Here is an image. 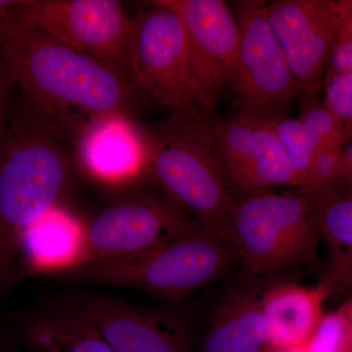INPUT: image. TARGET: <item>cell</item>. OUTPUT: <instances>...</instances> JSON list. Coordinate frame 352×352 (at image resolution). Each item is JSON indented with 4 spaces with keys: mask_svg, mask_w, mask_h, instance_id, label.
Here are the masks:
<instances>
[{
    "mask_svg": "<svg viewBox=\"0 0 352 352\" xmlns=\"http://www.w3.org/2000/svg\"><path fill=\"white\" fill-rule=\"evenodd\" d=\"M0 43L12 69L19 104L44 131L73 142L92 119L135 120L149 98L131 76L6 19Z\"/></svg>",
    "mask_w": 352,
    "mask_h": 352,
    "instance_id": "obj_1",
    "label": "cell"
},
{
    "mask_svg": "<svg viewBox=\"0 0 352 352\" xmlns=\"http://www.w3.org/2000/svg\"><path fill=\"white\" fill-rule=\"evenodd\" d=\"M71 176L61 139L10 105L0 139V296L19 275L25 233L60 207Z\"/></svg>",
    "mask_w": 352,
    "mask_h": 352,
    "instance_id": "obj_2",
    "label": "cell"
},
{
    "mask_svg": "<svg viewBox=\"0 0 352 352\" xmlns=\"http://www.w3.org/2000/svg\"><path fill=\"white\" fill-rule=\"evenodd\" d=\"M146 176L189 217L229 242L233 195L217 159L210 120L180 113L140 124Z\"/></svg>",
    "mask_w": 352,
    "mask_h": 352,
    "instance_id": "obj_3",
    "label": "cell"
},
{
    "mask_svg": "<svg viewBox=\"0 0 352 352\" xmlns=\"http://www.w3.org/2000/svg\"><path fill=\"white\" fill-rule=\"evenodd\" d=\"M235 261L238 258L233 248L199 223L149 251L83 264L59 271L52 276L136 289L163 300H178L214 283Z\"/></svg>",
    "mask_w": 352,
    "mask_h": 352,
    "instance_id": "obj_4",
    "label": "cell"
},
{
    "mask_svg": "<svg viewBox=\"0 0 352 352\" xmlns=\"http://www.w3.org/2000/svg\"><path fill=\"white\" fill-rule=\"evenodd\" d=\"M129 65L135 82L171 113L198 120L217 116L210 91L182 20L162 0L148 2L131 18Z\"/></svg>",
    "mask_w": 352,
    "mask_h": 352,
    "instance_id": "obj_5",
    "label": "cell"
},
{
    "mask_svg": "<svg viewBox=\"0 0 352 352\" xmlns=\"http://www.w3.org/2000/svg\"><path fill=\"white\" fill-rule=\"evenodd\" d=\"M321 241L311 205L298 192L235 197L229 242L248 276H273L298 266L320 271Z\"/></svg>",
    "mask_w": 352,
    "mask_h": 352,
    "instance_id": "obj_6",
    "label": "cell"
},
{
    "mask_svg": "<svg viewBox=\"0 0 352 352\" xmlns=\"http://www.w3.org/2000/svg\"><path fill=\"white\" fill-rule=\"evenodd\" d=\"M199 223L160 190L131 192L82 221L78 251L66 270L149 251Z\"/></svg>",
    "mask_w": 352,
    "mask_h": 352,
    "instance_id": "obj_7",
    "label": "cell"
},
{
    "mask_svg": "<svg viewBox=\"0 0 352 352\" xmlns=\"http://www.w3.org/2000/svg\"><path fill=\"white\" fill-rule=\"evenodd\" d=\"M8 19L132 78L131 17L119 0H19Z\"/></svg>",
    "mask_w": 352,
    "mask_h": 352,
    "instance_id": "obj_8",
    "label": "cell"
},
{
    "mask_svg": "<svg viewBox=\"0 0 352 352\" xmlns=\"http://www.w3.org/2000/svg\"><path fill=\"white\" fill-rule=\"evenodd\" d=\"M217 159L235 197L298 187V179L270 115L239 109L226 120H210Z\"/></svg>",
    "mask_w": 352,
    "mask_h": 352,
    "instance_id": "obj_9",
    "label": "cell"
},
{
    "mask_svg": "<svg viewBox=\"0 0 352 352\" xmlns=\"http://www.w3.org/2000/svg\"><path fill=\"white\" fill-rule=\"evenodd\" d=\"M265 4L259 0L234 2L240 39L232 91L239 109L274 115L285 113L300 90L268 22Z\"/></svg>",
    "mask_w": 352,
    "mask_h": 352,
    "instance_id": "obj_10",
    "label": "cell"
},
{
    "mask_svg": "<svg viewBox=\"0 0 352 352\" xmlns=\"http://www.w3.org/2000/svg\"><path fill=\"white\" fill-rule=\"evenodd\" d=\"M265 13L298 90L314 95L323 88L337 24L336 1L278 0Z\"/></svg>",
    "mask_w": 352,
    "mask_h": 352,
    "instance_id": "obj_11",
    "label": "cell"
},
{
    "mask_svg": "<svg viewBox=\"0 0 352 352\" xmlns=\"http://www.w3.org/2000/svg\"><path fill=\"white\" fill-rule=\"evenodd\" d=\"M62 305L95 329L117 352H188L186 327L179 317L163 309L97 296Z\"/></svg>",
    "mask_w": 352,
    "mask_h": 352,
    "instance_id": "obj_12",
    "label": "cell"
},
{
    "mask_svg": "<svg viewBox=\"0 0 352 352\" xmlns=\"http://www.w3.org/2000/svg\"><path fill=\"white\" fill-rule=\"evenodd\" d=\"M177 14L217 100L232 90L240 32L233 9L222 0H162Z\"/></svg>",
    "mask_w": 352,
    "mask_h": 352,
    "instance_id": "obj_13",
    "label": "cell"
},
{
    "mask_svg": "<svg viewBox=\"0 0 352 352\" xmlns=\"http://www.w3.org/2000/svg\"><path fill=\"white\" fill-rule=\"evenodd\" d=\"M76 160L99 182L124 184L146 175V147L139 122L119 116L88 120L73 140Z\"/></svg>",
    "mask_w": 352,
    "mask_h": 352,
    "instance_id": "obj_14",
    "label": "cell"
},
{
    "mask_svg": "<svg viewBox=\"0 0 352 352\" xmlns=\"http://www.w3.org/2000/svg\"><path fill=\"white\" fill-rule=\"evenodd\" d=\"M329 296L317 287L294 283L273 285L263 292L261 305L268 349L286 351L307 346L324 316Z\"/></svg>",
    "mask_w": 352,
    "mask_h": 352,
    "instance_id": "obj_15",
    "label": "cell"
},
{
    "mask_svg": "<svg viewBox=\"0 0 352 352\" xmlns=\"http://www.w3.org/2000/svg\"><path fill=\"white\" fill-rule=\"evenodd\" d=\"M328 248L321 286L328 295L352 296V184L346 178L305 197ZM347 296V298H349Z\"/></svg>",
    "mask_w": 352,
    "mask_h": 352,
    "instance_id": "obj_16",
    "label": "cell"
},
{
    "mask_svg": "<svg viewBox=\"0 0 352 352\" xmlns=\"http://www.w3.org/2000/svg\"><path fill=\"white\" fill-rule=\"evenodd\" d=\"M263 292L250 284L230 294L214 312L199 352L268 351Z\"/></svg>",
    "mask_w": 352,
    "mask_h": 352,
    "instance_id": "obj_17",
    "label": "cell"
},
{
    "mask_svg": "<svg viewBox=\"0 0 352 352\" xmlns=\"http://www.w3.org/2000/svg\"><path fill=\"white\" fill-rule=\"evenodd\" d=\"M82 221L62 210H52L25 233L20 268L31 274L52 276L66 270L75 258Z\"/></svg>",
    "mask_w": 352,
    "mask_h": 352,
    "instance_id": "obj_18",
    "label": "cell"
},
{
    "mask_svg": "<svg viewBox=\"0 0 352 352\" xmlns=\"http://www.w3.org/2000/svg\"><path fill=\"white\" fill-rule=\"evenodd\" d=\"M23 338L31 352H117L95 329L62 305L28 322Z\"/></svg>",
    "mask_w": 352,
    "mask_h": 352,
    "instance_id": "obj_19",
    "label": "cell"
},
{
    "mask_svg": "<svg viewBox=\"0 0 352 352\" xmlns=\"http://www.w3.org/2000/svg\"><path fill=\"white\" fill-rule=\"evenodd\" d=\"M270 117L278 139L295 171L298 187L309 170L314 147L298 118H289L285 113H274Z\"/></svg>",
    "mask_w": 352,
    "mask_h": 352,
    "instance_id": "obj_20",
    "label": "cell"
},
{
    "mask_svg": "<svg viewBox=\"0 0 352 352\" xmlns=\"http://www.w3.org/2000/svg\"><path fill=\"white\" fill-rule=\"evenodd\" d=\"M342 148L344 146H330L314 153L307 175L298 187V193L311 196L344 178Z\"/></svg>",
    "mask_w": 352,
    "mask_h": 352,
    "instance_id": "obj_21",
    "label": "cell"
},
{
    "mask_svg": "<svg viewBox=\"0 0 352 352\" xmlns=\"http://www.w3.org/2000/svg\"><path fill=\"white\" fill-rule=\"evenodd\" d=\"M307 352H352V326L340 309L325 314L305 346Z\"/></svg>",
    "mask_w": 352,
    "mask_h": 352,
    "instance_id": "obj_22",
    "label": "cell"
},
{
    "mask_svg": "<svg viewBox=\"0 0 352 352\" xmlns=\"http://www.w3.org/2000/svg\"><path fill=\"white\" fill-rule=\"evenodd\" d=\"M298 119L307 132L314 153L330 146H344L342 127L323 102L308 106Z\"/></svg>",
    "mask_w": 352,
    "mask_h": 352,
    "instance_id": "obj_23",
    "label": "cell"
},
{
    "mask_svg": "<svg viewBox=\"0 0 352 352\" xmlns=\"http://www.w3.org/2000/svg\"><path fill=\"white\" fill-rule=\"evenodd\" d=\"M336 8L337 24L325 80L352 69V0H338Z\"/></svg>",
    "mask_w": 352,
    "mask_h": 352,
    "instance_id": "obj_24",
    "label": "cell"
},
{
    "mask_svg": "<svg viewBox=\"0 0 352 352\" xmlns=\"http://www.w3.org/2000/svg\"><path fill=\"white\" fill-rule=\"evenodd\" d=\"M323 89L322 102L339 120L346 142L352 135V69L326 78Z\"/></svg>",
    "mask_w": 352,
    "mask_h": 352,
    "instance_id": "obj_25",
    "label": "cell"
},
{
    "mask_svg": "<svg viewBox=\"0 0 352 352\" xmlns=\"http://www.w3.org/2000/svg\"><path fill=\"white\" fill-rule=\"evenodd\" d=\"M3 21L0 20V34H1ZM14 87H15V78H14L13 72L0 43V139L6 131Z\"/></svg>",
    "mask_w": 352,
    "mask_h": 352,
    "instance_id": "obj_26",
    "label": "cell"
},
{
    "mask_svg": "<svg viewBox=\"0 0 352 352\" xmlns=\"http://www.w3.org/2000/svg\"><path fill=\"white\" fill-rule=\"evenodd\" d=\"M342 166L344 178L352 184V135L342 148Z\"/></svg>",
    "mask_w": 352,
    "mask_h": 352,
    "instance_id": "obj_27",
    "label": "cell"
},
{
    "mask_svg": "<svg viewBox=\"0 0 352 352\" xmlns=\"http://www.w3.org/2000/svg\"><path fill=\"white\" fill-rule=\"evenodd\" d=\"M19 0H0V20L8 19L11 11Z\"/></svg>",
    "mask_w": 352,
    "mask_h": 352,
    "instance_id": "obj_28",
    "label": "cell"
},
{
    "mask_svg": "<svg viewBox=\"0 0 352 352\" xmlns=\"http://www.w3.org/2000/svg\"><path fill=\"white\" fill-rule=\"evenodd\" d=\"M339 309L344 312V315L347 317V319L351 322L352 326V296H349V298H346V302L340 305Z\"/></svg>",
    "mask_w": 352,
    "mask_h": 352,
    "instance_id": "obj_29",
    "label": "cell"
},
{
    "mask_svg": "<svg viewBox=\"0 0 352 352\" xmlns=\"http://www.w3.org/2000/svg\"><path fill=\"white\" fill-rule=\"evenodd\" d=\"M270 352H307V349H305V346H302V347H296V349H286V351H270Z\"/></svg>",
    "mask_w": 352,
    "mask_h": 352,
    "instance_id": "obj_30",
    "label": "cell"
},
{
    "mask_svg": "<svg viewBox=\"0 0 352 352\" xmlns=\"http://www.w3.org/2000/svg\"><path fill=\"white\" fill-rule=\"evenodd\" d=\"M266 352H270V351H266Z\"/></svg>",
    "mask_w": 352,
    "mask_h": 352,
    "instance_id": "obj_31",
    "label": "cell"
}]
</instances>
